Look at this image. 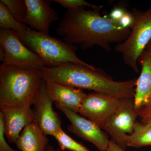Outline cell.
I'll return each mask as SVG.
<instances>
[{
    "mask_svg": "<svg viewBox=\"0 0 151 151\" xmlns=\"http://www.w3.org/2000/svg\"><path fill=\"white\" fill-rule=\"evenodd\" d=\"M102 7L67 10L58 23L57 33L65 42L78 45L83 49L98 46L110 52L111 43L124 42L129 35L131 29L122 27L108 15L102 16Z\"/></svg>",
    "mask_w": 151,
    "mask_h": 151,
    "instance_id": "6da1fadb",
    "label": "cell"
},
{
    "mask_svg": "<svg viewBox=\"0 0 151 151\" xmlns=\"http://www.w3.org/2000/svg\"><path fill=\"white\" fill-rule=\"evenodd\" d=\"M39 70L45 81L93 90L119 98L134 97L137 78L128 81H114L101 68H91L70 63L52 68L43 66Z\"/></svg>",
    "mask_w": 151,
    "mask_h": 151,
    "instance_id": "7a4b0ae2",
    "label": "cell"
},
{
    "mask_svg": "<svg viewBox=\"0 0 151 151\" xmlns=\"http://www.w3.org/2000/svg\"><path fill=\"white\" fill-rule=\"evenodd\" d=\"M39 69L3 63L0 66V108L33 105L43 80Z\"/></svg>",
    "mask_w": 151,
    "mask_h": 151,
    "instance_id": "3957f363",
    "label": "cell"
},
{
    "mask_svg": "<svg viewBox=\"0 0 151 151\" xmlns=\"http://www.w3.org/2000/svg\"><path fill=\"white\" fill-rule=\"evenodd\" d=\"M19 34L22 42L41 58L45 67L55 68L70 63L95 68L78 58L76 53V45L34 30Z\"/></svg>",
    "mask_w": 151,
    "mask_h": 151,
    "instance_id": "277c9868",
    "label": "cell"
},
{
    "mask_svg": "<svg viewBox=\"0 0 151 151\" xmlns=\"http://www.w3.org/2000/svg\"><path fill=\"white\" fill-rule=\"evenodd\" d=\"M132 13L133 22L129 35L115 49L122 55L124 63L138 73L139 60L151 40V5L145 11L133 9Z\"/></svg>",
    "mask_w": 151,
    "mask_h": 151,
    "instance_id": "5b68a950",
    "label": "cell"
},
{
    "mask_svg": "<svg viewBox=\"0 0 151 151\" xmlns=\"http://www.w3.org/2000/svg\"><path fill=\"white\" fill-rule=\"evenodd\" d=\"M138 116L134 98H121L117 111L101 128L118 145L126 150L128 147L126 138L134 132V125Z\"/></svg>",
    "mask_w": 151,
    "mask_h": 151,
    "instance_id": "8992f818",
    "label": "cell"
},
{
    "mask_svg": "<svg viewBox=\"0 0 151 151\" xmlns=\"http://www.w3.org/2000/svg\"><path fill=\"white\" fill-rule=\"evenodd\" d=\"M0 43L5 50L3 63L37 68L45 66L41 58L22 42L16 32L1 29Z\"/></svg>",
    "mask_w": 151,
    "mask_h": 151,
    "instance_id": "52a82bcc",
    "label": "cell"
},
{
    "mask_svg": "<svg viewBox=\"0 0 151 151\" xmlns=\"http://www.w3.org/2000/svg\"><path fill=\"white\" fill-rule=\"evenodd\" d=\"M58 110L62 111L70 124L67 127L68 132L94 145L99 151H105L110 140L107 133L91 120L78 115L68 109L55 104Z\"/></svg>",
    "mask_w": 151,
    "mask_h": 151,
    "instance_id": "ba28073f",
    "label": "cell"
},
{
    "mask_svg": "<svg viewBox=\"0 0 151 151\" xmlns=\"http://www.w3.org/2000/svg\"><path fill=\"white\" fill-rule=\"evenodd\" d=\"M121 99L98 92L90 93L83 100L78 113L101 128L117 111Z\"/></svg>",
    "mask_w": 151,
    "mask_h": 151,
    "instance_id": "9c48e42d",
    "label": "cell"
},
{
    "mask_svg": "<svg viewBox=\"0 0 151 151\" xmlns=\"http://www.w3.org/2000/svg\"><path fill=\"white\" fill-rule=\"evenodd\" d=\"M52 100L47 89L46 81L43 80L38 91L32 109L33 122L37 124L47 135H51L61 128L60 118L54 111Z\"/></svg>",
    "mask_w": 151,
    "mask_h": 151,
    "instance_id": "30bf717a",
    "label": "cell"
},
{
    "mask_svg": "<svg viewBox=\"0 0 151 151\" xmlns=\"http://www.w3.org/2000/svg\"><path fill=\"white\" fill-rule=\"evenodd\" d=\"M25 1L27 13L23 23L38 32L49 35L51 24L59 19L58 14L51 7L52 0Z\"/></svg>",
    "mask_w": 151,
    "mask_h": 151,
    "instance_id": "8fae6325",
    "label": "cell"
},
{
    "mask_svg": "<svg viewBox=\"0 0 151 151\" xmlns=\"http://www.w3.org/2000/svg\"><path fill=\"white\" fill-rule=\"evenodd\" d=\"M5 120V136L9 143L14 144L19 137L23 129L33 122L34 115L30 106L1 107Z\"/></svg>",
    "mask_w": 151,
    "mask_h": 151,
    "instance_id": "7c38bea8",
    "label": "cell"
},
{
    "mask_svg": "<svg viewBox=\"0 0 151 151\" xmlns=\"http://www.w3.org/2000/svg\"><path fill=\"white\" fill-rule=\"evenodd\" d=\"M45 81L48 94L55 104L78 113L82 102L87 95L82 89L55 81Z\"/></svg>",
    "mask_w": 151,
    "mask_h": 151,
    "instance_id": "4fadbf2b",
    "label": "cell"
},
{
    "mask_svg": "<svg viewBox=\"0 0 151 151\" xmlns=\"http://www.w3.org/2000/svg\"><path fill=\"white\" fill-rule=\"evenodd\" d=\"M139 61L142 70L137 78L134 98L135 109L138 112L151 105V58L141 56Z\"/></svg>",
    "mask_w": 151,
    "mask_h": 151,
    "instance_id": "5bb4252c",
    "label": "cell"
},
{
    "mask_svg": "<svg viewBox=\"0 0 151 151\" xmlns=\"http://www.w3.org/2000/svg\"><path fill=\"white\" fill-rule=\"evenodd\" d=\"M47 136L32 122L23 129L15 144L21 151H46L48 142Z\"/></svg>",
    "mask_w": 151,
    "mask_h": 151,
    "instance_id": "9a60e30c",
    "label": "cell"
},
{
    "mask_svg": "<svg viewBox=\"0 0 151 151\" xmlns=\"http://www.w3.org/2000/svg\"><path fill=\"white\" fill-rule=\"evenodd\" d=\"M126 139L127 147L140 148L151 146V125L136 121L134 132L127 135Z\"/></svg>",
    "mask_w": 151,
    "mask_h": 151,
    "instance_id": "2e32d148",
    "label": "cell"
},
{
    "mask_svg": "<svg viewBox=\"0 0 151 151\" xmlns=\"http://www.w3.org/2000/svg\"><path fill=\"white\" fill-rule=\"evenodd\" d=\"M0 27L1 29H11L19 34L27 31L29 28L24 24L17 21L6 6L0 1Z\"/></svg>",
    "mask_w": 151,
    "mask_h": 151,
    "instance_id": "e0dca14e",
    "label": "cell"
},
{
    "mask_svg": "<svg viewBox=\"0 0 151 151\" xmlns=\"http://www.w3.org/2000/svg\"><path fill=\"white\" fill-rule=\"evenodd\" d=\"M52 136L57 141L61 151H90L84 145L70 137L64 132L62 128H60L55 132Z\"/></svg>",
    "mask_w": 151,
    "mask_h": 151,
    "instance_id": "ac0fdd59",
    "label": "cell"
},
{
    "mask_svg": "<svg viewBox=\"0 0 151 151\" xmlns=\"http://www.w3.org/2000/svg\"><path fill=\"white\" fill-rule=\"evenodd\" d=\"M17 21L24 24L27 13V6L25 0H1Z\"/></svg>",
    "mask_w": 151,
    "mask_h": 151,
    "instance_id": "d6986e66",
    "label": "cell"
},
{
    "mask_svg": "<svg viewBox=\"0 0 151 151\" xmlns=\"http://www.w3.org/2000/svg\"><path fill=\"white\" fill-rule=\"evenodd\" d=\"M52 2L58 3L68 10H76L81 7H88L92 9L97 8L100 6H96L83 0H52Z\"/></svg>",
    "mask_w": 151,
    "mask_h": 151,
    "instance_id": "ffe728a7",
    "label": "cell"
},
{
    "mask_svg": "<svg viewBox=\"0 0 151 151\" xmlns=\"http://www.w3.org/2000/svg\"><path fill=\"white\" fill-rule=\"evenodd\" d=\"M5 120L2 112H0V151H17L7 142L4 133Z\"/></svg>",
    "mask_w": 151,
    "mask_h": 151,
    "instance_id": "44dd1931",
    "label": "cell"
},
{
    "mask_svg": "<svg viewBox=\"0 0 151 151\" xmlns=\"http://www.w3.org/2000/svg\"><path fill=\"white\" fill-rule=\"evenodd\" d=\"M141 122L151 125V105L138 111Z\"/></svg>",
    "mask_w": 151,
    "mask_h": 151,
    "instance_id": "7402d4cb",
    "label": "cell"
},
{
    "mask_svg": "<svg viewBox=\"0 0 151 151\" xmlns=\"http://www.w3.org/2000/svg\"><path fill=\"white\" fill-rule=\"evenodd\" d=\"M133 22V17L132 12H126L124 16L118 22L119 25L124 28L130 29Z\"/></svg>",
    "mask_w": 151,
    "mask_h": 151,
    "instance_id": "603a6c76",
    "label": "cell"
},
{
    "mask_svg": "<svg viewBox=\"0 0 151 151\" xmlns=\"http://www.w3.org/2000/svg\"><path fill=\"white\" fill-rule=\"evenodd\" d=\"M127 12L123 8L117 7L111 11V13L108 15V16L114 21L118 22Z\"/></svg>",
    "mask_w": 151,
    "mask_h": 151,
    "instance_id": "cb8c5ba5",
    "label": "cell"
},
{
    "mask_svg": "<svg viewBox=\"0 0 151 151\" xmlns=\"http://www.w3.org/2000/svg\"><path fill=\"white\" fill-rule=\"evenodd\" d=\"M105 151H126L118 145L112 139H110L108 148Z\"/></svg>",
    "mask_w": 151,
    "mask_h": 151,
    "instance_id": "d4e9b609",
    "label": "cell"
},
{
    "mask_svg": "<svg viewBox=\"0 0 151 151\" xmlns=\"http://www.w3.org/2000/svg\"><path fill=\"white\" fill-rule=\"evenodd\" d=\"M141 56L148 57L151 58V40L147 45Z\"/></svg>",
    "mask_w": 151,
    "mask_h": 151,
    "instance_id": "484cf974",
    "label": "cell"
},
{
    "mask_svg": "<svg viewBox=\"0 0 151 151\" xmlns=\"http://www.w3.org/2000/svg\"><path fill=\"white\" fill-rule=\"evenodd\" d=\"M5 56V50L1 45H0V60L3 61Z\"/></svg>",
    "mask_w": 151,
    "mask_h": 151,
    "instance_id": "4316f807",
    "label": "cell"
},
{
    "mask_svg": "<svg viewBox=\"0 0 151 151\" xmlns=\"http://www.w3.org/2000/svg\"><path fill=\"white\" fill-rule=\"evenodd\" d=\"M46 151H61L60 149H55L51 145H47Z\"/></svg>",
    "mask_w": 151,
    "mask_h": 151,
    "instance_id": "83f0119b",
    "label": "cell"
}]
</instances>
